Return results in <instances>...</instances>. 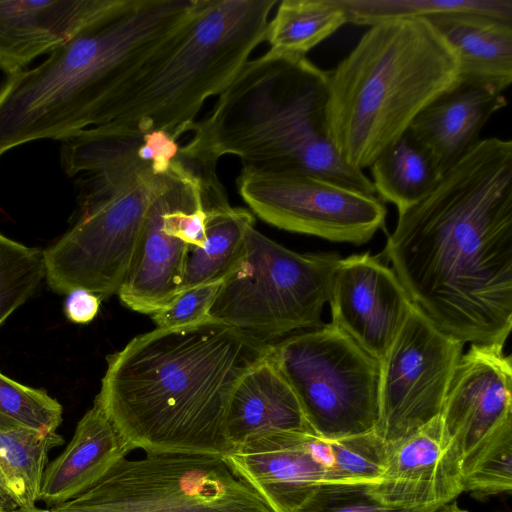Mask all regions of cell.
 <instances>
[{"label": "cell", "mask_w": 512, "mask_h": 512, "mask_svg": "<svg viewBox=\"0 0 512 512\" xmlns=\"http://www.w3.org/2000/svg\"><path fill=\"white\" fill-rule=\"evenodd\" d=\"M385 253L411 301L462 343L512 327V141L481 140L398 212Z\"/></svg>", "instance_id": "cell-1"}, {"label": "cell", "mask_w": 512, "mask_h": 512, "mask_svg": "<svg viewBox=\"0 0 512 512\" xmlns=\"http://www.w3.org/2000/svg\"><path fill=\"white\" fill-rule=\"evenodd\" d=\"M271 344L212 318L156 328L107 357L94 402L128 453L224 456L226 413L241 377Z\"/></svg>", "instance_id": "cell-2"}, {"label": "cell", "mask_w": 512, "mask_h": 512, "mask_svg": "<svg viewBox=\"0 0 512 512\" xmlns=\"http://www.w3.org/2000/svg\"><path fill=\"white\" fill-rule=\"evenodd\" d=\"M198 1L116 0L41 64L8 75L0 87V158L103 124L125 83L188 22Z\"/></svg>", "instance_id": "cell-3"}, {"label": "cell", "mask_w": 512, "mask_h": 512, "mask_svg": "<svg viewBox=\"0 0 512 512\" xmlns=\"http://www.w3.org/2000/svg\"><path fill=\"white\" fill-rule=\"evenodd\" d=\"M327 103V71L305 55L267 51L243 65L180 154L205 166L234 155L242 168L308 173L375 194L371 179L337 152Z\"/></svg>", "instance_id": "cell-4"}, {"label": "cell", "mask_w": 512, "mask_h": 512, "mask_svg": "<svg viewBox=\"0 0 512 512\" xmlns=\"http://www.w3.org/2000/svg\"><path fill=\"white\" fill-rule=\"evenodd\" d=\"M327 74L329 135L340 156L359 170L460 81L456 52L424 17L369 26Z\"/></svg>", "instance_id": "cell-5"}, {"label": "cell", "mask_w": 512, "mask_h": 512, "mask_svg": "<svg viewBox=\"0 0 512 512\" xmlns=\"http://www.w3.org/2000/svg\"><path fill=\"white\" fill-rule=\"evenodd\" d=\"M278 0H199L188 22L125 83L96 135L190 133L205 101L220 95L266 40Z\"/></svg>", "instance_id": "cell-6"}, {"label": "cell", "mask_w": 512, "mask_h": 512, "mask_svg": "<svg viewBox=\"0 0 512 512\" xmlns=\"http://www.w3.org/2000/svg\"><path fill=\"white\" fill-rule=\"evenodd\" d=\"M140 142L141 137L83 131L62 144L61 166L77 184L78 211L66 232L43 250L53 292L83 288L101 300L118 292L163 176L138 156Z\"/></svg>", "instance_id": "cell-7"}, {"label": "cell", "mask_w": 512, "mask_h": 512, "mask_svg": "<svg viewBox=\"0 0 512 512\" xmlns=\"http://www.w3.org/2000/svg\"><path fill=\"white\" fill-rule=\"evenodd\" d=\"M336 253L300 254L247 227L235 267L221 281L209 316L265 342L323 326Z\"/></svg>", "instance_id": "cell-8"}, {"label": "cell", "mask_w": 512, "mask_h": 512, "mask_svg": "<svg viewBox=\"0 0 512 512\" xmlns=\"http://www.w3.org/2000/svg\"><path fill=\"white\" fill-rule=\"evenodd\" d=\"M47 512H273L221 456L119 459L91 488Z\"/></svg>", "instance_id": "cell-9"}, {"label": "cell", "mask_w": 512, "mask_h": 512, "mask_svg": "<svg viewBox=\"0 0 512 512\" xmlns=\"http://www.w3.org/2000/svg\"><path fill=\"white\" fill-rule=\"evenodd\" d=\"M312 431L327 439L375 432L379 363L332 323L271 344Z\"/></svg>", "instance_id": "cell-10"}, {"label": "cell", "mask_w": 512, "mask_h": 512, "mask_svg": "<svg viewBox=\"0 0 512 512\" xmlns=\"http://www.w3.org/2000/svg\"><path fill=\"white\" fill-rule=\"evenodd\" d=\"M387 451L375 432L327 439L274 431L246 440L222 458L273 512H295L322 484L378 483Z\"/></svg>", "instance_id": "cell-11"}, {"label": "cell", "mask_w": 512, "mask_h": 512, "mask_svg": "<svg viewBox=\"0 0 512 512\" xmlns=\"http://www.w3.org/2000/svg\"><path fill=\"white\" fill-rule=\"evenodd\" d=\"M463 344L415 303L379 362L376 435L387 445L441 414Z\"/></svg>", "instance_id": "cell-12"}, {"label": "cell", "mask_w": 512, "mask_h": 512, "mask_svg": "<svg viewBox=\"0 0 512 512\" xmlns=\"http://www.w3.org/2000/svg\"><path fill=\"white\" fill-rule=\"evenodd\" d=\"M236 185L253 213L287 231L362 245L385 225L387 209L374 194L316 175L242 168Z\"/></svg>", "instance_id": "cell-13"}, {"label": "cell", "mask_w": 512, "mask_h": 512, "mask_svg": "<svg viewBox=\"0 0 512 512\" xmlns=\"http://www.w3.org/2000/svg\"><path fill=\"white\" fill-rule=\"evenodd\" d=\"M503 344H476L461 355L441 411L463 476L491 444L512 436V362Z\"/></svg>", "instance_id": "cell-14"}, {"label": "cell", "mask_w": 512, "mask_h": 512, "mask_svg": "<svg viewBox=\"0 0 512 512\" xmlns=\"http://www.w3.org/2000/svg\"><path fill=\"white\" fill-rule=\"evenodd\" d=\"M328 302L332 324L378 363L412 304L394 270L370 253L339 260Z\"/></svg>", "instance_id": "cell-15"}, {"label": "cell", "mask_w": 512, "mask_h": 512, "mask_svg": "<svg viewBox=\"0 0 512 512\" xmlns=\"http://www.w3.org/2000/svg\"><path fill=\"white\" fill-rule=\"evenodd\" d=\"M185 174L186 167L180 158L163 174L129 269L117 292L125 306L139 313L152 315L180 292L189 245L175 235L170 210Z\"/></svg>", "instance_id": "cell-16"}, {"label": "cell", "mask_w": 512, "mask_h": 512, "mask_svg": "<svg viewBox=\"0 0 512 512\" xmlns=\"http://www.w3.org/2000/svg\"><path fill=\"white\" fill-rule=\"evenodd\" d=\"M369 489L381 502L398 507L442 506L464 492L460 458L441 414L388 445L382 477Z\"/></svg>", "instance_id": "cell-17"}, {"label": "cell", "mask_w": 512, "mask_h": 512, "mask_svg": "<svg viewBox=\"0 0 512 512\" xmlns=\"http://www.w3.org/2000/svg\"><path fill=\"white\" fill-rule=\"evenodd\" d=\"M116 0H0V70L11 75L59 48Z\"/></svg>", "instance_id": "cell-18"}, {"label": "cell", "mask_w": 512, "mask_h": 512, "mask_svg": "<svg viewBox=\"0 0 512 512\" xmlns=\"http://www.w3.org/2000/svg\"><path fill=\"white\" fill-rule=\"evenodd\" d=\"M506 104L503 93L459 81L430 102L409 130L430 151L442 175L481 141L485 124Z\"/></svg>", "instance_id": "cell-19"}, {"label": "cell", "mask_w": 512, "mask_h": 512, "mask_svg": "<svg viewBox=\"0 0 512 512\" xmlns=\"http://www.w3.org/2000/svg\"><path fill=\"white\" fill-rule=\"evenodd\" d=\"M274 431L313 432L270 350L235 386L226 413V435L233 448Z\"/></svg>", "instance_id": "cell-20"}, {"label": "cell", "mask_w": 512, "mask_h": 512, "mask_svg": "<svg viewBox=\"0 0 512 512\" xmlns=\"http://www.w3.org/2000/svg\"><path fill=\"white\" fill-rule=\"evenodd\" d=\"M128 454L115 427L94 402L62 453L47 464L39 501L49 509L76 498Z\"/></svg>", "instance_id": "cell-21"}, {"label": "cell", "mask_w": 512, "mask_h": 512, "mask_svg": "<svg viewBox=\"0 0 512 512\" xmlns=\"http://www.w3.org/2000/svg\"><path fill=\"white\" fill-rule=\"evenodd\" d=\"M457 54L460 82L503 93L512 83V20L472 12L426 17Z\"/></svg>", "instance_id": "cell-22"}, {"label": "cell", "mask_w": 512, "mask_h": 512, "mask_svg": "<svg viewBox=\"0 0 512 512\" xmlns=\"http://www.w3.org/2000/svg\"><path fill=\"white\" fill-rule=\"evenodd\" d=\"M201 188L206 238L202 246L189 247L180 291L222 281L241 258L245 231L254 225L249 210L229 204L217 176L204 178Z\"/></svg>", "instance_id": "cell-23"}, {"label": "cell", "mask_w": 512, "mask_h": 512, "mask_svg": "<svg viewBox=\"0 0 512 512\" xmlns=\"http://www.w3.org/2000/svg\"><path fill=\"white\" fill-rule=\"evenodd\" d=\"M372 184L398 212L417 203L441 178L430 151L408 129L370 165Z\"/></svg>", "instance_id": "cell-24"}, {"label": "cell", "mask_w": 512, "mask_h": 512, "mask_svg": "<svg viewBox=\"0 0 512 512\" xmlns=\"http://www.w3.org/2000/svg\"><path fill=\"white\" fill-rule=\"evenodd\" d=\"M347 23L342 0H282L269 20L266 41L269 51L306 56Z\"/></svg>", "instance_id": "cell-25"}, {"label": "cell", "mask_w": 512, "mask_h": 512, "mask_svg": "<svg viewBox=\"0 0 512 512\" xmlns=\"http://www.w3.org/2000/svg\"><path fill=\"white\" fill-rule=\"evenodd\" d=\"M63 443L57 432L0 431V490L18 507L35 506L48 455Z\"/></svg>", "instance_id": "cell-26"}, {"label": "cell", "mask_w": 512, "mask_h": 512, "mask_svg": "<svg viewBox=\"0 0 512 512\" xmlns=\"http://www.w3.org/2000/svg\"><path fill=\"white\" fill-rule=\"evenodd\" d=\"M350 23L372 26L398 19L472 12L512 20V0H342Z\"/></svg>", "instance_id": "cell-27"}, {"label": "cell", "mask_w": 512, "mask_h": 512, "mask_svg": "<svg viewBox=\"0 0 512 512\" xmlns=\"http://www.w3.org/2000/svg\"><path fill=\"white\" fill-rule=\"evenodd\" d=\"M63 407L45 390L23 385L0 372V431L56 432Z\"/></svg>", "instance_id": "cell-28"}, {"label": "cell", "mask_w": 512, "mask_h": 512, "mask_svg": "<svg viewBox=\"0 0 512 512\" xmlns=\"http://www.w3.org/2000/svg\"><path fill=\"white\" fill-rule=\"evenodd\" d=\"M44 278L43 250L0 233V326L34 294Z\"/></svg>", "instance_id": "cell-29"}, {"label": "cell", "mask_w": 512, "mask_h": 512, "mask_svg": "<svg viewBox=\"0 0 512 512\" xmlns=\"http://www.w3.org/2000/svg\"><path fill=\"white\" fill-rule=\"evenodd\" d=\"M370 484L372 483L322 484L295 512H434L441 507L389 505L381 502L371 493Z\"/></svg>", "instance_id": "cell-30"}, {"label": "cell", "mask_w": 512, "mask_h": 512, "mask_svg": "<svg viewBox=\"0 0 512 512\" xmlns=\"http://www.w3.org/2000/svg\"><path fill=\"white\" fill-rule=\"evenodd\" d=\"M464 492L480 496L510 493L512 490V436L484 450L463 476Z\"/></svg>", "instance_id": "cell-31"}, {"label": "cell", "mask_w": 512, "mask_h": 512, "mask_svg": "<svg viewBox=\"0 0 512 512\" xmlns=\"http://www.w3.org/2000/svg\"><path fill=\"white\" fill-rule=\"evenodd\" d=\"M220 282L202 284L180 291L164 308L151 315L157 328H174L210 319L209 310Z\"/></svg>", "instance_id": "cell-32"}, {"label": "cell", "mask_w": 512, "mask_h": 512, "mask_svg": "<svg viewBox=\"0 0 512 512\" xmlns=\"http://www.w3.org/2000/svg\"><path fill=\"white\" fill-rule=\"evenodd\" d=\"M181 145L163 130H153L141 136L138 156L151 164L154 174L166 173L180 153Z\"/></svg>", "instance_id": "cell-33"}, {"label": "cell", "mask_w": 512, "mask_h": 512, "mask_svg": "<svg viewBox=\"0 0 512 512\" xmlns=\"http://www.w3.org/2000/svg\"><path fill=\"white\" fill-rule=\"evenodd\" d=\"M101 299L94 293L83 289H75L67 294L64 303L66 318L74 324H87L98 314Z\"/></svg>", "instance_id": "cell-34"}, {"label": "cell", "mask_w": 512, "mask_h": 512, "mask_svg": "<svg viewBox=\"0 0 512 512\" xmlns=\"http://www.w3.org/2000/svg\"><path fill=\"white\" fill-rule=\"evenodd\" d=\"M434 512H468V511L461 508L455 501H452L450 503H447V504L439 507Z\"/></svg>", "instance_id": "cell-35"}, {"label": "cell", "mask_w": 512, "mask_h": 512, "mask_svg": "<svg viewBox=\"0 0 512 512\" xmlns=\"http://www.w3.org/2000/svg\"><path fill=\"white\" fill-rule=\"evenodd\" d=\"M0 512H47V509H41L35 506H19L13 509L2 510Z\"/></svg>", "instance_id": "cell-36"}, {"label": "cell", "mask_w": 512, "mask_h": 512, "mask_svg": "<svg viewBox=\"0 0 512 512\" xmlns=\"http://www.w3.org/2000/svg\"><path fill=\"white\" fill-rule=\"evenodd\" d=\"M16 507L18 506L0 490V511Z\"/></svg>", "instance_id": "cell-37"}]
</instances>
